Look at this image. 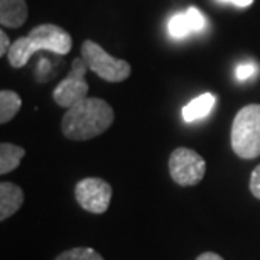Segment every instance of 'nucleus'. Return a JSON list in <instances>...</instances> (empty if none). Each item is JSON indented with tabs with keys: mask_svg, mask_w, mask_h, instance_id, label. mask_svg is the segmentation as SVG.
Masks as SVG:
<instances>
[{
	"mask_svg": "<svg viewBox=\"0 0 260 260\" xmlns=\"http://www.w3.org/2000/svg\"><path fill=\"white\" fill-rule=\"evenodd\" d=\"M113 118V108L105 100L88 96L68 108L61 120V132L70 140H90L110 128Z\"/></svg>",
	"mask_w": 260,
	"mask_h": 260,
	"instance_id": "f257e3e1",
	"label": "nucleus"
},
{
	"mask_svg": "<svg viewBox=\"0 0 260 260\" xmlns=\"http://www.w3.org/2000/svg\"><path fill=\"white\" fill-rule=\"evenodd\" d=\"M71 36L63 27L54 24H41L30 30L27 36L14 41L9 49L7 59L10 66L19 70L27 64L30 56L41 49L64 56L71 51Z\"/></svg>",
	"mask_w": 260,
	"mask_h": 260,
	"instance_id": "f03ea898",
	"label": "nucleus"
},
{
	"mask_svg": "<svg viewBox=\"0 0 260 260\" xmlns=\"http://www.w3.org/2000/svg\"><path fill=\"white\" fill-rule=\"evenodd\" d=\"M232 149L240 159L260 155V105L252 103L238 110L232 123Z\"/></svg>",
	"mask_w": 260,
	"mask_h": 260,
	"instance_id": "7ed1b4c3",
	"label": "nucleus"
},
{
	"mask_svg": "<svg viewBox=\"0 0 260 260\" xmlns=\"http://www.w3.org/2000/svg\"><path fill=\"white\" fill-rule=\"evenodd\" d=\"M81 58L90 68V71L100 76L103 81L108 83H120L125 81L132 73V66L127 61L113 58L108 54L100 44L95 41L86 39L81 46Z\"/></svg>",
	"mask_w": 260,
	"mask_h": 260,
	"instance_id": "20e7f679",
	"label": "nucleus"
},
{
	"mask_svg": "<svg viewBox=\"0 0 260 260\" xmlns=\"http://www.w3.org/2000/svg\"><path fill=\"white\" fill-rule=\"evenodd\" d=\"M206 173V162L193 149L178 147L169 157V174L176 184L196 186Z\"/></svg>",
	"mask_w": 260,
	"mask_h": 260,
	"instance_id": "39448f33",
	"label": "nucleus"
},
{
	"mask_svg": "<svg viewBox=\"0 0 260 260\" xmlns=\"http://www.w3.org/2000/svg\"><path fill=\"white\" fill-rule=\"evenodd\" d=\"M90 70L85 59L75 58L71 63V71L68 73V76L63 78L58 86L54 88L53 98L59 107L63 108H71L73 105L80 103L81 100L88 98V91H90V85L85 80L86 71Z\"/></svg>",
	"mask_w": 260,
	"mask_h": 260,
	"instance_id": "423d86ee",
	"label": "nucleus"
},
{
	"mask_svg": "<svg viewBox=\"0 0 260 260\" xmlns=\"http://www.w3.org/2000/svg\"><path fill=\"white\" fill-rule=\"evenodd\" d=\"M75 198L85 211L102 215L108 210L112 201V186L105 179L85 178L75 186Z\"/></svg>",
	"mask_w": 260,
	"mask_h": 260,
	"instance_id": "0eeeda50",
	"label": "nucleus"
},
{
	"mask_svg": "<svg viewBox=\"0 0 260 260\" xmlns=\"http://www.w3.org/2000/svg\"><path fill=\"white\" fill-rule=\"evenodd\" d=\"M208 20L200 10L191 7L186 12L174 14L168 22V32L173 39H183L188 38L189 34L200 32L206 27Z\"/></svg>",
	"mask_w": 260,
	"mask_h": 260,
	"instance_id": "6e6552de",
	"label": "nucleus"
},
{
	"mask_svg": "<svg viewBox=\"0 0 260 260\" xmlns=\"http://www.w3.org/2000/svg\"><path fill=\"white\" fill-rule=\"evenodd\" d=\"M24 203V191L17 184L2 181L0 184V220L5 221L7 218L15 215Z\"/></svg>",
	"mask_w": 260,
	"mask_h": 260,
	"instance_id": "1a4fd4ad",
	"label": "nucleus"
},
{
	"mask_svg": "<svg viewBox=\"0 0 260 260\" xmlns=\"http://www.w3.org/2000/svg\"><path fill=\"white\" fill-rule=\"evenodd\" d=\"M29 15L25 0H0V24L4 27L17 29L25 24Z\"/></svg>",
	"mask_w": 260,
	"mask_h": 260,
	"instance_id": "9d476101",
	"label": "nucleus"
},
{
	"mask_svg": "<svg viewBox=\"0 0 260 260\" xmlns=\"http://www.w3.org/2000/svg\"><path fill=\"white\" fill-rule=\"evenodd\" d=\"M216 103V96L213 93H205V95L194 98L191 100L188 105L183 108V118L184 122H196V120H201V118L208 117L213 110Z\"/></svg>",
	"mask_w": 260,
	"mask_h": 260,
	"instance_id": "9b49d317",
	"label": "nucleus"
},
{
	"mask_svg": "<svg viewBox=\"0 0 260 260\" xmlns=\"http://www.w3.org/2000/svg\"><path fill=\"white\" fill-rule=\"evenodd\" d=\"M25 155V149L19 147L15 144L2 142L0 144V174L5 176L17 168L20 159Z\"/></svg>",
	"mask_w": 260,
	"mask_h": 260,
	"instance_id": "f8f14e48",
	"label": "nucleus"
},
{
	"mask_svg": "<svg viewBox=\"0 0 260 260\" xmlns=\"http://www.w3.org/2000/svg\"><path fill=\"white\" fill-rule=\"evenodd\" d=\"M22 105V100L12 90L0 91V123H7L17 115Z\"/></svg>",
	"mask_w": 260,
	"mask_h": 260,
	"instance_id": "ddd939ff",
	"label": "nucleus"
},
{
	"mask_svg": "<svg viewBox=\"0 0 260 260\" xmlns=\"http://www.w3.org/2000/svg\"><path fill=\"white\" fill-rule=\"evenodd\" d=\"M54 260H103V257L90 247H76L59 253Z\"/></svg>",
	"mask_w": 260,
	"mask_h": 260,
	"instance_id": "4468645a",
	"label": "nucleus"
},
{
	"mask_svg": "<svg viewBox=\"0 0 260 260\" xmlns=\"http://www.w3.org/2000/svg\"><path fill=\"white\" fill-rule=\"evenodd\" d=\"M255 71H257V66L253 64V63H242V64H238L237 66V71H235L237 80L238 81L250 80V78L255 75Z\"/></svg>",
	"mask_w": 260,
	"mask_h": 260,
	"instance_id": "2eb2a0df",
	"label": "nucleus"
},
{
	"mask_svg": "<svg viewBox=\"0 0 260 260\" xmlns=\"http://www.w3.org/2000/svg\"><path fill=\"white\" fill-rule=\"evenodd\" d=\"M248 188H250V193L260 200V164L257 166L255 169L252 171L250 176V183H248Z\"/></svg>",
	"mask_w": 260,
	"mask_h": 260,
	"instance_id": "dca6fc26",
	"label": "nucleus"
},
{
	"mask_svg": "<svg viewBox=\"0 0 260 260\" xmlns=\"http://www.w3.org/2000/svg\"><path fill=\"white\" fill-rule=\"evenodd\" d=\"M10 39L5 30H0V56H5L9 54V49H10Z\"/></svg>",
	"mask_w": 260,
	"mask_h": 260,
	"instance_id": "f3484780",
	"label": "nucleus"
},
{
	"mask_svg": "<svg viewBox=\"0 0 260 260\" xmlns=\"http://www.w3.org/2000/svg\"><path fill=\"white\" fill-rule=\"evenodd\" d=\"M194 260H225V258L220 257L215 252H205V253H201L200 257H196Z\"/></svg>",
	"mask_w": 260,
	"mask_h": 260,
	"instance_id": "a211bd4d",
	"label": "nucleus"
},
{
	"mask_svg": "<svg viewBox=\"0 0 260 260\" xmlns=\"http://www.w3.org/2000/svg\"><path fill=\"white\" fill-rule=\"evenodd\" d=\"M220 2L233 4V5H237V7H250L253 4V0H220Z\"/></svg>",
	"mask_w": 260,
	"mask_h": 260,
	"instance_id": "6ab92c4d",
	"label": "nucleus"
}]
</instances>
